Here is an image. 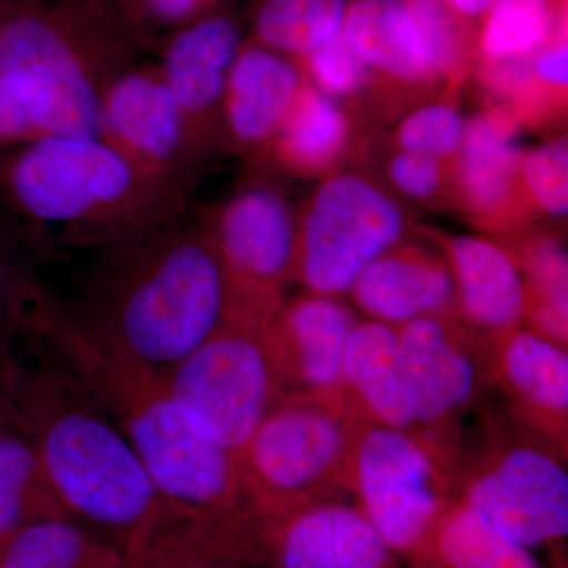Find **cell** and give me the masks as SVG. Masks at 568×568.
Segmentation results:
<instances>
[{"instance_id":"cell-1","label":"cell","mask_w":568,"mask_h":568,"mask_svg":"<svg viewBox=\"0 0 568 568\" xmlns=\"http://www.w3.org/2000/svg\"><path fill=\"white\" fill-rule=\"evenodd\" d=\"M61 332L112 361L164 377L223 323L233 290L203 215L189 211L92 250Z\"/></svg>"},{"instance_id":"cell-2","label":"cell","mask_w":568,"mask_h":568,"mask_svg":"<svg viewBox=\"0 0 568 568\" xmlns=\"http://www.w3.org/2000/svg\"><path fill=\"white\" fill-rule=\"evenodd\" d=\"M40 345L33 362L14 353V429L31 443L67 515L102 530L130 560L175 511L84 377L54 346L48 357Z\"/></svg>"},{"instance_id":"cell-3","label":"cell","mask_w":568,"mask_h":568,"mask_svg":"<svg viewBox=\"0 0 568 568\" xmlns=\"http://www.w3.org/2000/svg\"><path fill=\"white\" fill-rule=\"evenodd\" d=\"M0 207L37 254L93 250L189 211V192L144 173L100 136L43 134L0 151Z\"/></svg>"},{"instance_id":"cell-4","label":"cell","mask_w":568,"mask_h":568,"mask_svg":"<svg viewBox=\"0 0 568 568\" xmlns=\"http://www.w3.org/2000/svg\"><path fill=\"white\" fill-rule=\"evenodd\" d=\"M140 52L111 0H0V80L41 134L100 136L104 93Z\"/></svg>"},{"instance_id":"cell-5","label":"cell","mask_w":568,"mask_h":568,"mask_svg":"<svg viewBox=\"0 0 568 568\" xmlns=\"http://www.w3.org/2000/svg\"><path fill=\"white\" fill-rule=\"evenodd\" d=\"M59 353L84 377L132 444L153 488L189 518H248L241 457L179 406L163 377L93 353L62 336Z\"/></svg>"},{"instance_id":"cell-6","label":"cell","mask_w":568,"mask_h":568,"mask_svg":"<svg viewBox=\"0 0 568 568\" xmlns=\"http://www.w3.org/2000/svg\"><path fill=\"white\" fill-rule=\"evenodd\" d=\"M361 422L345 399L284 395L241 454L250 514L271 517L351 495Z\"/></svg>"},{"instance_id":"cell-7","label":"cell","mask_w":568,"mask_h":568,"mask_svg":"<svg viewBox=\"0 0 568 568\" xmlns=\"http://www.w3.org/2000/svg\"><path fill=\"white\" fill-rule=\"evenodd\" d=\"M280 304L233 302L220 327L163 377L186 416L239 457L286 395L267 332Z\"/></svg>"},{"instance_id":"cell-8","label":"cell","mask_w":568,"mask_h":568,"mask_svg":"<svg viewBox=\"0 0 568 568\" xmlns=\"http://www.w3.org/2000/svg\"><path fill=\"white\" fill-rule=\"evenodd\" d=\"M413 220L377 175L338 170L298 205L295 283L305 293L343 297L381 254L406 241Z\"/></svg>"},{"instance_id":"cell-9","label":"cell","mask_w":568,"mask_h":568,"mask_svg":"<svg viewBox=\"0 0 568 568\" xmlns=\"http://www.w3.org/2000/svg\"><path fill=\"white\" fill-rule=\"evenodd\" d=\"M455 480L409 433L361 422L355 437L351 495L396 555L422 562Z\"/></svg>"},{"instance_id":"cell-10","label":"cell","mask_w":568,"mask_h":568,"mask_svg":"<svg viewBox=\"0 0 568 568\" xmlns=\"http://www.w3.org/2000/svg\"><path fill=\"white\" fill-rule=\"evenodd\" d=\"M416 409L417 439L457 477L459 420L476 403L489 372V345L457 313L396 327Z\"/></svg>"},{"instance_id":"cell-11","label":"cell","mask_w":568,"mask_h":568,"mask_svg":"<svg viewBox=\"0 0 568 568\" xmlns=\"http://www.w3.org/2000/svg\"><path fill=\"white\" fill-rule=\"evenodd\" d=\"M555 452L530 440L496 444L458 474L454 499L476 508L530 551L560 545L568 536V474Z\"/></svg>"},{"instance_id":"cell-12","label":"cell","mask_w":568,"mask_h":568,"mask_svg":"<svg viewBox=\"0 0 568 568\" xmlns=\"http://www.w3.org/2000/svg\"><path fill=\"white\" fill-rule=\"evenodd\" d=\"M233 301L278 304L295 283L298 205L268 175L254 174L226 201L203 213Z\"/></svg>"},{"instance_id":"cell-13","label":"cell","mask_w":568,"mask_h":568,"mask_svg":"<svg viewBox=\"0 0 568 568\" xmlns=\"http://www.w3.org/2000/svg\"><path fill=\"white\" fill-rule=\"evenodd\" d=\"M100 138L144 173L186 192L205 163L155 61L140 59L111 82Z\"/></svg>"},{"instance_id":"cell-14","label":"cell","mask_w":568,"mask_h":568,"mask_svg":"<svg viewBox=\"0 0 568 568\" xmlns=\"http://www.w3.org/2000/svg\"><path fill=\"white\" fill-rule=\"evenodd\" d=\"M519 122L499 106L466 119L462 148L452 162V204L497 237L532 226L537 219L523 189Z\"/></svg>"},{"instance_id":"cell-15","label":"cell","mask_w":568,"mask_h":568,"mask_svg":"<svg viewBox=\"0 0 568 568\" xmlns=\"http://www.w3.org/2000/svg\"><path fill=\"white\" fill-rule=\"evenodd\" d=\"M241 26L224 11L164 37L153 50L197 151L205 160L224 148L223 103L241 50Z\"/></svg>"},{"instance_id":"cell-16","label":"cell","mask_w":568,"mask_h":568,"mask_svg":"<svg viewBox=\"0 0 568 568\" xmlns=\"http://www.w3.org/2000/svg\"><path fill=\"white\" fill-rule=\"evenodd\" d=\"M272 568H396V552L358 506L342 499L253 517Z\"/></svg>"},{"instance_id":"cell-17","label":"cell","mask_w":568,"mask_h":568,"mask_svg":"<svg viewBox=\"0 0 568 568\" xmlns=\"http://www.w3.org/2000/svg\"><path fill=\"white\" fill-rule=\"evenodd\" d=\"M358 317L342 297L304 293L267 317L268 342L286 394L343 398V364Z\"/></svg>"},{"instance_id":"cell-18","label":"cell","mask_w":568,"mask_h":568,"mask_svg":"<svg viewBox=\"0 0 568 568\" xmlns=\"http://www.w3.org/2000/svg\"><path fill=\"white\" fill-rule=\"evenodd\" d=\"M489 375L506 392L525 424L566 458L567 347L517 325L489 342Z\"/></svg>"},{"instance_id":"cell-19","label":"cell","mask_w":568,"mask_h":568,"mask_svg":"<svg viewBox=\"0 0 568 568\" xmlns=\"http://www.w3.org/2000/svg\"><path fill=\"white\" fill-rule=\"evenodd\" d=\"M304 84L298 61L256 41H244L224 95V145L260 166Z\"/></svg>"},{"instance_id":"cell-20","label":"cell","mask_w":568,"mask_h":568,"mask_svg":"<svg viewBox=\"0 0 568 568\" xmlns=\"http://www.w3.org/2000/svg\"><path fill=\"white\" fill-rule=\"evenodd\" d=\"M450 268L457 315L485 342L523 323L525 282L517 261L497 239L432 231Z\"/></svg>"},{"instance_id":"cell-21","label":"cell","mask_w":568,"mask_h":568,"mask_svg":"<svg viewBox=\"0 0 568 568\" xmlns=\"http://www.w3.org/2000/svg\"><path fill=\"white\" fill-rule=\"evenodd\" d=\"M347 295L366 320L392 327L457 313L454 278L443 253L407 241L373 261Z\"/></svg>"},{"instance_id":"cell-22","label":"cell","mask_w":568,"mask_h":568,"mask_svg":"<svg viewBox=\"0 0 568 568\" xmlns=\"http://www.w3.org/2000/svg\"><path fill=\"white\" fill-rule=\"evenodd\" d=\"M343 398L362 420L417 437L413 388L396 327L366 317L357 321L343 364Z\"/></svg>"},{"instance_id":"cell-23","label":"cell","mask_w":568,"mask_h":568,"mask_svg":"<svg viewBox=\"0 0 568 568\" xmlns=\"http://www.w3.org/2000/svg\"><path fill=\"white\" fill-rule=\"evenodd\" d=\"M343 36L383 88L428 92L443 81L405 0H354Z\"/></svg>"},{"instance_id":"cell-24","label":"cell","mask_w":568,"mask_h":568,"mask_svg":"<svg viewBox=\"0 0 568 568\" xmlns=\"http://www.w3.org/2000/svg\"><path fill=\"white\" fill-rule=\"evenodd\" d=\"M347 108L305 80L257 168L302 179H324L342 170L354 140Z\"/></svg>"},{"instance_id":"cell-25","label":"cell","mask_w":568,"mask_h":568,"mask_svg":"<svg viewBox=\"0 0 568 568\" xmlns=\"http://www.w3.org/2000/svg\"><path fill=\"white\" fill-rule=\"evenodd\" d=\"M36 248L0 207V346L51 343L59 334L58 305L36 271Z\"/></svg>"},{"instance_id":"cell-26","label":"cell","mask_w":568,"mask_h":568,"mask_svg":"<svg viewBox=\"0 0 568 568\" xmlns=\"http://www.w3.org/2000/svg\"><path fill=\"white\" fill-rule=\"evenodd\" d=\"M514 260L525 282L523 323L549 342L567 347L568 261L562 242L532 226L497 239Z\"/></svg>"},{"instance_id":"cell-27","label":"cell","mask_w":568,"mask_h":568,"mask_svg":"<svg viewBox=\"0 0 568 568\" xmlns=\"http://www.w3.org/2000/svg\"><path fill=\"white\" fill-rule=\"evenodd\" d=\"M0 568H129V560L77 519L50 517L0 541Z\"/></svg>"},{"instance_id":"cell-28","label":"cell","mask_w":568,"mask_h":568,"mask_svg":"<svg viewBox=\"0 0 568 568\" xmlns=\"http://www.w3.org/2000/svg\"><path fill=\"white\" fill-rule=\"evenodd\" d=\"M436 568H541L532 551L496 523L454 499L417 566Z\"/></svg>"},{"instance_id":"cell-29","label":"cell","mask_w":568,"mask_h":568,"mask_svg":"<svg viewBox=\"0 0 568 568\" xmlns=\"http://www.w3.org/2000/svg\"><path fill=\"white\" fill-rule=\"evenodd\" d=\"M347 0H254L253 41L302 61L343 32Z\"/></svg>"},{"instance_id":"cell-30","label":"cell","mask_w":568,"mask_h":568,"mask_svg":"<svg viewBox=\"0 0 568 568\" xmlns=\"http://www.w3.org/2000/svg\"><path fill=\"white\" fill-rule=\"evenodd\" d=\"M69 517L40 459L17 429L0 435V541L29 523Z\"/></svg>"},{"instance_id":"cell-31","label":"cell","mask_w":568,"mask_h":568,"mask_svg":"<svg viewBox=\"0 0 568 568\" xmlns=\"http://www.w3.org/2000/svg\"><path fill=\"white\" fill-rule=\"evenodd\" d=\"M487 13L480 40L484 62L528 58L551 36L547 0H495Z\"/></svg>"},{"instance_id":"cell-32","label":"cell","mask_w":568,"mask_h":568,"mask_svg":"<svg viewBox=\"0 0 568 568\" xmlns=\"http://www.w3.org/2000/svg\"><path fill=\"white\" fill-rule=\"evenodd\" d=\"M466 119L450 89L435 100H426L396 123L390 148L435 156L452 163L462 148Z\"/></svg>"},{"instance_id":"cell-33","label":"cell","mask_w":568,"mask_h":568,"mask_svg":"<svg viewBox=\"0 0 568 568\" xmlns=\"http://www.w3.org/2000/svg\"><path fill=\"white\" fill-rule=\"evenodd\" d=\"M523 189L538 216L566 219L568 212V141L552 138L530 151L523 152Z\"/></svg>"},{"instance_id":"cell-34","label":"cell","mask_w":568,"mask_h":568,"mask_svg":"<svg viewBox=\"0 0 568 568\" xmlns=\"http://www.w3.org/2000/svg\"><path fill=\"white\" fill-rule=\"evenodd\" d=\"M305 80L335 100H357L376 88L375 74L339 32L298 61Z\"/></svg>"},{"instance_id":"cell-35","label":"cell","mask_w":568,"mask_h":568,"mask_svg":"<svg viewBox=\"0 0 568 568\" xmlns=\"http://www.w3.org/2000/svg\"><path fill=\"white\" fill-rule=\"evenodd\" d=\"M384 183L396 194L414 203L452 204V163L435 156L390 148L381 163Z\"/></svg>"},{"instance_id":"cell-36","label":"cell","mask_w":568,"mask_h":568,"mask_svg":"<svg viewBox=\"0 0 568 568\" xmlns=\"http://www.w3.org/2000/svg\"><path fill=\"white\" fill-rule=\"evenodd\" d=\"M138 47L155 48L179 29L219 11L222 0H111Z\"/></svg>"},{"instance_id":"cell-37","label":"cell","mask_w":568,"mask_h":568,"mask_svg":"<svg viewBox=\"0 0 568 568\" xmlns=\"http://www.w3.org/2000/svg\"><path fill=\"white\" fill-rule=\"evenodd\" d=\"M405 2L447 89L458 88L466 73V55L450 7L446 0Z\"/></svg>"},{"instance_id":"cell-38","label":"cell","mask_w":568,"mask_h":568,"mask_svg":"<svg viewBox=\"0 0 568 568\" xmlns=\"http://www.w3.org/2000/svg\"><path fill=\"white\" fill-rule=\"evenodd\" d=\"M43 136L17 97L0 80V151Z\"/></svg>"},{"instance_id":"cell-39","label":"cell","mask_w":568,"mask_h":568,"mask_svg":"<svg viewBox=\"0 0 568 568\" xmlns=\"http://www.w3.org/2000/svg\"><path fill=\"white\" fill-rule=\"evenodd\" d=\"M14 429V349L0 346V435Z\"/></svg>"},{"instance_id":"cell-40","label":"cell","mask_w":568,"mask_h":568,"mask_svg":"<svg viewBox=\"0 0 568 568\" xmlns=\"http://www.w3.org/2000/svg\"><path fill=\"white\" fill-rule=\"evenodd\" d=\"M446 2L450 9L458 11L459 14L476 18L487 13L495 0H446Z\"/></svg>"},{"instance_id":"cell-41","label":"cell","mask_w":568,"mask_h":568,"mask_svg":"<svg viewBox=\"0 0 568 568\" xmlns=\"http://www.w3.org/2000/svg\"><path fill=\"white\" fill-rule=\"evenodd\" d=\"M418 568H436V567H433V566H425V564H424V566H418Z\"/></svg>"}]
</instances>
